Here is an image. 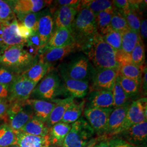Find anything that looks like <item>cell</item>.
<instances>
[{"label": "cell", "instance_id": "f6af8a7d", "mask_svg": "<svg viewBox=\"0 0 147 147\" xmlns=\"http://www.w3.org/2000/svg\"><path fill=\"white\" fill-rule=\"evenodd\" d=\"M18 33L20 37L26 40L33 33L30 29L24 26V25L18 22Z\"/></svg>", "mask_w": 147, "mask_h": 147}, {"label": "cell", "instance_id": "8d00e7d4", "mask_svg": "<svg viewBox=\"0 0 147 147\" xmlns=\"http://www.w3.org/2000/svg\"><path fill=\"white\" fill-rule=\"evenodd\" d=\"M113 100V107H120L127 104L129 101V98L125 92L121 88L117 79H116L115 84L112 90Z\"/></svg>", "mask_w": 147, "mask_h": 147}, {"label": "cell", "instance_id": "8fae6325", "mask_svg": "<svg viewBox=\"0 0 147 147\" xmlns=\"http://www.w3.org/2000/svg\"><path fill=\"white\" fill-rule=\"evenodd\" d=\"M129 102L120 107L113 109L109 118L104 138L118 136L123 131L128 108L130 105Z\"/></svg>", "mask_w": 147, "mask_h": 147}, {"label": "cell", "instance_id": "f5cc1de1", "mask_svg": "<svg viewBox=\"0 0 147 147\" xmlns=\"http://www.w3.org/2000/svg\"><path fill=\"white\" fill-rule=\"evenodd\" d=\"M94 147H110L109 141L107 140H102L98 142Z\"/></svg>", "mask_w": 147, "mask_h": 147}, {"label": "cell", "instance_id": "d590c367", "mask_svg": "<svg viewBox=\"0 0 147 147\" xmlns=\"http://www.w3.org/2000/svg\"><path fill=\"white\" fill-rule=\"evenodd\" d=\"M130 57L133 64L140 67H143L146 56L144 44L141 37H139L136 47L130 53Z\"/></svg>", "mask_w": 147, "mask_h": 147}, {"label": "cell", "instance_id": "c3c4849f", "mask_svg": "<svg viewBox=\"0 0 147 147\" xmlns=\"http://www.w3.org/2000/svg\"><path fill=\"white\" fill-rule=\"evenodd\" d=\"M140 36L142 40H144L147 38V20L143 19L141 20L140 28Z\"/></svg>", "mask_w": 147, "mask_h": 147}, {"label": "cell", "instance_id": "b9f144b4", "mask_svg": "<svg viewBox=\"0 0 147 147\" xmlns=\"http://www.w3.org/2000/svg\"><path fill=\"white\" fill-rule=\"evenodd\" d=\"M19 75L2 67L0 68V84L10 87Z\"/></svg>", "mask_w": 147, "mask_h": 147}, {"label": "cell", "instance_id": "681fc988", "mask_svg": "<svg viewBox=\"0 0 147 147\" xmlns=\"http://www.w3.org/2000/svg\"><path fill=\"white\" fill-rule=\"evenodd\" d=\"M9 94V87L0 84V99H8Z\"/></svg>", "mask_w": 147, "mask_h": 147}, {"label": "cell", "instance_id": "3957f363", "mask_svg": "<svg viewBox=\"0 0 147 147\" xmlns=\"http://www.w3.org/2000/svg\"><path fill=\"white\" fill-rule=\"evenodd\" d=\"M71 33L81 50L98 34L94 14L86 8H81L72 25Z\"/></svg>", "mask_w": 147, "mask_h": 147}, {"label": "cell", "instance_id": "9f6ffc18", "mask_svg": "<svg viewBox=\"0 0 147 147\" xmlns=\"http://www.w3.org/2000/svg\"><path fill=\"white\" fill-rule=\"evenodd\" d=\"M110 147H113L112 146H111L110 144Z\"/></svg>", "mask_w": 147, "mask_h": 147}, {"label": "cell", "instance_id": "6da1fadb", "mask_svg": "<svg viewBox=\"0 0 147 147\" xmlns=\"http://www.w3.org/2000/svg\"><path fill=\"white\" fill-rule=\"evenodd\" d=\"M96 70L113 69L118 71L117 51L104 40L99 33L81 49Z\"/></svg>", "mask_w": 147, "mask_h": 147}, {"label": "cell", "instance_id": "1f68e13d", "mask_svg": "<svg viewBox=\"0 0 147 147\" xmlns=\"http://www.w3.org/2000/svg\"><path fill=\"white\" fill-rule=\"evenodd\" d=\"M113 13L102 11L94 14L98 33L103 36L112 30L111 21Z\"/></svg>", "mask_w": 147, "mask_h": 147}, {"label": "cell", "instance_id": "603a6c76", "mask_svg": "<svg viewBox=\"0 0 147 147\" xmlns=\"http://www.w3.org/2000/svg\"><path fill=\"white\" fill-rule=\"evenodd\" d=\"M15 132L16 137V145L20 147H50L51 146L49 135L45 136H37L21 131Z\"/></svg>", "mask_w": 147, "mask_h": 147}, {"label": "cell", "instance_id": "ee69618b", "mask_svg": "<svg viewBox=\"0 0 147 147\" xmlns=\"http://www.w3.org/2000/svg\"><path fill=\"white\" fill-rule=\"evenodd\" d=\"M112 3L115 8L118 11H124L130 8L129 0H115L112 1Z\"/></svg>", "mask_w": 147, "mask_h": 147}, {"label": "cell", "instance_id": "83f0119b", "mask_svg": "<svg viewBox=\"0 0 147 147\" xmlns=\"http://www.w3.org/2000/svg\"><path fill=\"white\" fill-rule=\"evenodd\" d=\"M50 129L44 122L33 117L24 126L20 131L28 135L37 136H45L49 135Z\"/></svg>", "mask_w": 147, "mask_h": 147}, {"label": "cell", "instance_id": "f907efd6", "mask_svg": "<svg viewBox=\"0 0 147 147\" xmlns=\"http://www.w3.org/2000/svg\"><path fill=\"white\" fill-rule=\"evenodd\" d=\"M143 77L142 78V83H141V88L143 89V91L145 94H147V67H144L143 70Z\"/></svg>", "mask_w": 147, "mask_h": 147}, {"label": "cell", "instance_id": "9c48e42d", "mask_svg": "<svg viewBox=\"0 0 147 147\" xmlns=\"http://www.w3.org/2000/svg\"><path fill=\"white\" fill-rule=\"evenodd\" d=\"M113 109V108L85 109L84 116L98 137H102L104 138L109 118Z\"/></svg>", "mask_w": 147, "mask_h": 147}, {"label": "cell", "instance_id": "11a10c76", "mask_svg": "<svg viewBox=\"0 0 147 147\" xmlns=\"http://www.w3.org/2000/svg\"><path fill=\"white\" fill-rule=\"evenodd\" d=\"M50 147H56V146H50Z\"/></svg>", "mask_w": 147, "mask_h": 147}, {"label": "cell", "instance_id": "60d3db41", "mask_svg": "<svg viewBox=\"0 0 147 147\" xmlns=\"http://www.w3.org/2000/svg\"><path fill=\"white\" fill-rule=\"evenodd\" d=\"M15 17L8 1L0 0V22L11 20Z\"/></svg>", "mask_w": 147, "mask_h": 147}, {"label": "cell", "instance_id": "816d5d0a", "mask_svg": "<svg viewBox=\"0 0 147 147\" xmlns=\"http://www.w3.org/2000/svg\"><path fill=\"white\" fill-rule=\"evenodd\" d=\"M102 140H106V139H104L102 137H98L96 138H93L83 147H94L98 142Z\"/></svg>", "mask_w": 147, "mask_h": 147}, {"label": "cell", "instance_id": "74e56055", "mask_svg": "<svg viewBox=\"0 0 147 147\" xmlns=\"http://www.w3.org/2000/svg\"><path fill=\"white\" fill-rule=\"evenodd\" d=\"M111 26L112 30L119 32L121 33L130 29L125 18L116 8L112 13Z\"/></svg>", "mask_w": 147, "mask_h": 147}, {"label": "cell", "instance_id": "7402d4cb", "mask_svg": "<svg viewBox=\"0 0 147 147\" xmlns=\"http://www.w3.org/2000/svg\"><path fill=\"white\" fill-rule=\"evenodd\" d=\"M74 99L73 96H69L64 99H56L51 101L55 104V106L45 122V124L49 128L61 121L65 111L75 101Z\"/></svg>", "mask_w": 147, "mask_h": 147}, {"label": "cell", "instance_id": "2e32d148", "mask_svg": "<svg viewBox=\"0 0 147 147\" xmlns=\"http://www.w3.org/2000/svg\"><path fill=\"white\" fill-rule=\"evenodd\" d=\"M122 140L136 147L147 143V121L129 127L119 134Z\"/></svg>", "mask_w": 147, "mask_h": 147}, {"label": "cell", "instance_id": "f35d334b", "mask_svg": "<svg viewBox=\"0 0 147 147\" xmlns=\"http://www.w3.org/2000/svg\"><path fill=\"white\" fill-rule=\"evenodd\" d=\"M119 11L125 18L129 28L140 35V28L141 20L140 16H138L137 11L130 8L127 11Z\"/></svg>", "mask_w": 147, "mask_h": 147}, {"label": "cell", "instance_id": "277c9868", "mask_svg": "<svg viewBox=\"0 0 147 147\" xmlns=\"http://www.w3.org/2000/svg\"><path fill=\"white\" fill-rule=\"evenodd\" d=\"M66 93L67 92L58 70L53 68L37 84L31 96L36 99L49 101Z\"/></svg>", "mask_w": 147, "mask_h": 147}, {"label": "cell", "instance_id": "d6986e66", "mask_svg": "<svg viewBox=\"0 0 147 147\" xmlns=\"http://www.w3.org/2000/svg\"><path fill=\"white\" fill-rule=\"evenodd\" d=\"M75 43L71 31L68 28H62L55 30L52 37L38 51V56L49 49L63 47Z\"/></svg>", "mask_w": 147, "mask_h": 147}, {"label": "cell", "instance_id": "4316f807", "mask_svg": "<svg viewBox=\"0 0 147 147\" xmlns=\"http://www.w3.org/2000/svg\"><path fill=\"white\" fill-rule=\"evenodd\" d=\"M81 8H86L94 14L102 11L113 13L115 9L112 1L108 0L81 1Z\"/></svg>", "mask_w": 147, "mask_h": 147}, {"label": "cell", "instance_id": "d6a6232c", "mask_svg": "<svg viewBox=\"0 0 147 147\" xmlns=\"http://www.w3.org/2000/svg\"><path fill=\"white\" fill-rule=\"evenodd\" d=\"M16 132L6 123L0 125V147H9L16 145Z\"/></svg>", "mask_w": 147, "mask_h": 147}, {"label": "cell", "instance_id": "f546056e", "mask_svg": "<svg viewBox=\"0 0 147 147\" xmlns=\"http://www.w3.org/2000/svg\"><path fill=\"white\" fill-rule=\"evenodd\" d=\"M84 105L85 100L79 102L74 101L65 111L61 121L70 124L78 120L84 111Z\"/></svg>", "mask_w": 147, "mask_h": 147}, {"label": "cell", "instance_id": "7dc6e473", "mask_svg": "<svg viewBox=\"0 0 147 147\" xmlns=\"http://www.w3.org/2000/svg\"><path fill=\"white\" fill-rule=\"evenodd\" d=\"M109 143L113 147H138L130 144L121 138H113L109 141Z\"/></svg>", "mask_w": 147, "mask_h": 147}, {"label": "cell", "instance_id": "ba28073f", "mask_svg": "<svg viewBox=\"0 0 147 147\" xmlns=\"http://www.w3.org/2000/svg\"><path fill=\"white\" fill-rule=\"evenodd\" d=\"M18 21L15 17L11 20L0 22V49L20 45L25 47L26 40L18 33Z\"/></svg>", "mask_w": 147, "mask_h": 147}, {"label": "cell", "instance_id": "5b68a950", "mask_svg": "<svg viewBox=\"0 0 147 147\" xmlns=\"http://www.w3.org/2000/svg\"><path fill=\"white\" fill-rule=\"evenodd\" d=\"M59 71L71 79L89 82L94 74L95 69L86 55L78 54L67 63L61 64Z\"/></svg>", "mask_w": 147, "mask_h": 147}, {"label": "cell", "instance_id": "836d02e7", "mask_svg": "<svg viewBox=\"0 0 147 147\" xmlns=\"http://www.w3.org/2000/svg\"><path fill=\"white\" fill-rule=\"evenodd\" d=\"M117 79L129 98L136 95L141 89V84L135 80L123 77L118 74Z\"/></svg>", "mask_w": 147, "mask_h": 147}, {"label": "cell", "instance_id": "7bdbcfd3", "mask_svg": "<svg viewBox=\"0 0 147 147\" xmlns=\"http://www.w3.org/2000/svg\"><path fill=\"white\" fill-rule=\"evenodd\" d=\"M53 3L55 4L54 7L66 6L76 8L79 10H80L81 6V1L79 0H58L53 1Z\"/></svg>", "mask_w": 147, "mask_h": 147}, {"label": "cell", "instance_id": "db71d44e", "mask_svg": "<svg viewBox=\"0 0 147 147\" xmlns=\"http://www.w3.org/2000/svg\"><path fill=\"white\" fill-rule=\"evenodd\" d=\"M20 147L19 146H18V145H13V146H11L10 147Z\"/></svg>", "mask_w": 147, "mask_h": 147}, {"label": "cell", "instance_id": "f1b7e54d", "mask_svg": "<svg viewBox=\"0 0 147 147\" xmlns=\"http://www.w3.org/2000/svg\"><path fill=\"white\" fill-rule=\"evenodd\" d=\"M143 67H140L132 63L121 65L118 69V75L127 79L135 80L141 84Z\"/></svg>", "mask_w": 147, "mask_h": 147}, {"label": "cell", "instance_id": "d4e9b609", "mask_svg": "<svg viewBox=\"0 0 147 147\" xmlns=\"http://www.w3.org/2000/svg\"><path fill=\"white\" fill-rule=\"evenodd\" d=\"M49 129L51 146L62 147L64 138L71 129V125L60 121Z\"/></svg>", "mask_w": 147, "mask_h": 147}, {"label": "cell", "instance_id": "cb8c5ba5", "mask_svg": "<svg viewBox=\"0 0 147 147\" xmlns=\"http://www.w3.org/2000/svg\"><path fill=\"white\" fill-rule=\"evenodd\" d=\"M26 101L32 108L34 117L45 123L55 106L54 102L45 100L29 99Z\"/></svg>", "mask_w": 147, "mask_h": 147}, {"label": "cell", "instance_id": "4fadbf2b", "mask_svg": "<svg viewBox=\"0 0 147 147\" xmlns=\"http://www.w3.org/2000/svg\"><path fill=\"white\" fill-rule=\"evenodd\" d=\"M147 112L146 98H142L132 101L127 111L123 131L134 125L147 121Z\"/></svg>", "mask_w": 147, "mask_h": 147}, {"label": "cell", "instance_id": "7a4b0ae2", "mask_svg": "<svg viewBox=\"0 0 147 147\" xmlns=\"http://www.w3.org/2000/svg\"><path fill=\"white\" fill-rule=\"evenodd\" d=\"M0 65L21 75L39 61L38 56L28 53L23 46L15 45L0 50Z\"/></svg>", "mask_w": 147, "mask_h": 147}, {"label": "cell", "instance_id": "9a60e30c", "mask_svg": "<svg viewBox=\"0 0 147 147\" xmlns=\"http://www.w3.org/2000/svg\"><path fill=\"white\" fill-rule=\"evenodd\" d=\"M53 13L55 31L62 28L71 31V27L79 9L66 6H59L51 9Z\"/></svg>", "mask_w": 147, "mask_h": 147}, {"label": "cell", "instance_id": "e0dca14e", "mask_svg": "<svg viewBox=\"0 0 147 147\" xmlns=\"http://www.w3.org/2000/svg\"><path fill=\"white\" fill-rule=\"evenodd\" d=\"M40 13L37 32L40 39L42 47L52 37L55 32V25L53 12L50 8L48 7Z\"/></svg>", "mask_w": 147, "mask_h": 147}, {"label": "cell", "instance_id": "44dd1931", "mask_svg": "<svg viewBox=\"0 0 147 147\" xmlns=\"http://www.w3.org/2000/svg\"><path fill=\"white\" fill-rule=\"evenodd\" d=\"M63 80L67 93L74 98H83L89 90L88 82L71 79L65 74L58 71Z\"/></svg>", "mask_w": 147, "mask_h": 147}, {"label": "cell", "instance_id": "52a82bcc", "mask_svg": "<svg viewBox=\"0 0 147 147\" xmlns=\"http://www.w3.org/2000/svg\"><path fill=\"white\" fill-rule=\"evenodd\" d=\"M33 117V111L26 101L16 102L10 104L5 121L14 131H18Z\"/></svg>", "mask_w": 147, "mask_h": 147}, {"label": "cell", "instance_id": "4dcf8cb0", "mask_svg": "<svg viewBox=\"0 0 147 147\" xmlns=\"http://www.w3.org/2000/svg\"><path fill=\"white\" fill-rule=\"evenodd\" d=\"M140 36L129 29L121 33V50L123 53L130 54L136 47Z\"/></svg>", "mask_w": 147, "mask_h": 147}, {"label": "cell", "instance_id": "ac0fdd59", "mask_svg": "<svg viewBox=\"0 0 147 147\" xmlns=\"http://www.w3.org/2000/svg\"><path fill=\"white\" fill-rule=\"evenodd\" d=\"M80 50L76 43L63 47L49 49L38 55L39 60L44 63L52 65L53 63L62 60L69 55Z\"/></svg>", "mask_w": 147, "mask_h": 147}, {"label": "cell", "instance_id": "30bf717a", "mask_svg": "<svg viewBox=\"0 0 147 147\" xmlns=\"http://www.w3.org/2000/svg\"><path fill=\"white\" fill-rule=\"evenodd\" d=\"M37 84L20 75L9 87V94L7 100L10 104L26 101L31 97Z\"/></svg>", "mask_w": 147, "mask_h": 147}, {"label": "cell", "instance_id": "bcb514c9", "mask_svg": "<svg viewBox=\"0 0 147 147\" xmlns=\"http://www.w3.org/2000/svg\"><path fill=\"white\" fill-rule=\"evenodd\" d=\"M10 103L7 99H0V118L5 121L7 112L9 109Z\"/></svg>", "mask_w": 147, "mask_h": 147}, {"label": "cell", "instance_id": "e575fe53", "mask_svg": "<svg viewBox=\"0 0 147 147\" xmlns=\"http://www.w3.org/2000/svg\"><path fill=\"white\" fill-rule=\"evenodd\" d=\"M40 12L16 15V18L18 22L24 25L34 33L37 31L38 23L40 14Z\"/></svg>", "mask_w": 147, "mask_h": 147}, {"label": "cell", "instance_id": "8992f818", "mask_svg": "<svg viewBox=\"0 0 147 147\" xmlns=\"http://www.w3.org/2000/svg\"><path fill=\"white\" fill-rule=\"evenodd\" d=\"M94 132L88 121L80 118L71 125L62 147H83L93 138Z\"/></svg>", "mask_w": 147, "mask_h": 147}, {"label": "cell", "instance_id": "ab89813d", "mask_svg": "<svg viewBox=\"0 0 147 147\" xmlns=\"http://www.w3.org/2000/svg\"><path fill=\"white\" fill-rule=\"evenodd\" d=\"M104 40L116 51L121 50V33L114 30H111L102 36Z\"/></svg>", "mask_w": 147, "mask_h": 147}, {"label": "cell", "instance_id": "5bb4252c", "mask_svg": "<svg viewBox=\"0 0 147 147\" xmlns=\"http://www.w3.org/2000/svg\"><path fill=\"white\" fill-rule=\"evenodd\" d=\"M8 2L16 15L39 12L45 7H49L53 2L43 0H14Z\"/></svg>", "mask_w": 147, "mask_h": 147}, {"label": "cell", "instance_id": "7c38bea8", "mask_svg": "<svg viewBox=\"0 0 147 147\" xmlns=\"http://www.w3.org/2000/svg\"><path fill=\"white\" fill-rule=\"evenodd\" d=\"M118 71L113 69H95L92 79L90 91L106 90L112 92L115 84Z\"/></svg>", "mask_w": 147, "mask_h": 147}, {"label": "cell", "instance_id": "484cf974", "mask_svg": "<svg viewBox=\"0 0 147 147\" xmlns=\"http://www.w3.org/2000/svg\"><path fill=\"white\" fill-rule=\"evenodd\" d=\"M53 68L52 65L44 63L39 60L37 63L21 75L38 84L46 74Z\"/></svg>", "mask_w": 147, "mask_h": 147}, {"label": "cell", "instance_id": "ffe728a7", "mask_svg": "<svg viewBox=\"0 0 147 147\" xmlns=\"http://www.w3.org/2000/svg\"><path fill=\"white\" fill-rule=\"evenodd\" d=\"M86 109L113 108L112 93L106 90H92L85 100Z\"/></svg>", "mask_w": 147, "mask_h": 147}]
</instances>
